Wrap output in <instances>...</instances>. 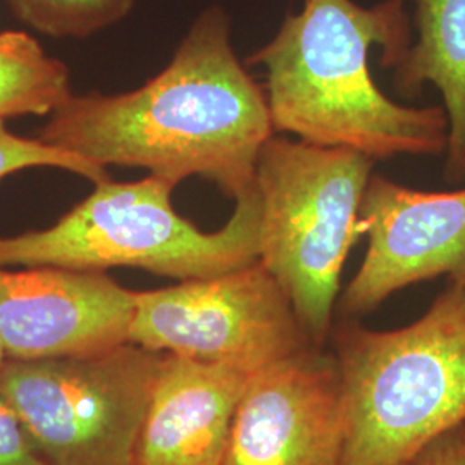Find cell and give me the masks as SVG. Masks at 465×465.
Masks as SVG:
<instances>
[{
    "label": "cell",
    "instance_id": "cell-9",
    "mask_svg": "<svg viewBox=\"0 0 465 465\" xmlns=\"http://www.w3.org/2000/svg\"><path fill=\"white\" fill-rule=\"evenodd\" d=\"M343 445L340 366L311 347L250 374L223 465H341Z\"/></svg>",
    "mask_w": 465,
    "mask_h": 465
},
{
    "label": "cell",
    "instance_id": "cell-11",
    "mask_svg": "<svg viewBox=\"0 0 465 465\" xmlns=\"http://www.w3.org/2000/svg\"><path fill=\"white\" fill-rule=\"evenodd\" d=\"M245 371L164 353L132 465H223Z\"/></svg>",
    "mask_w": 465,
    "mask_h": 465
},
{
    "label": "cell",
    "instance_id": "cell-13",
    "mask_svg": "<svg viewBox=\"0 0 465 465\" xmlns=\"http://www.w3.org/2000/svg\"><path fill=\"white\" fill-rule=\"evenodd\" d=\"M74 94L69 67L26 32L0 34V119L52 116Z\"/></svg>",
    "mask_w": 465,
    "mask_h": 465
},
{
    "label": "cell",
    "instance_id": "cell-12",
    "mask_svg": "<svg viewBox=\"0 0 465 465\" xmlns=\"http://www.w3.org/2000/svg\"><path fill=\"white\" fill-rule=\"evenodd\" d=\"M417 42L395 69V88L417 97L432 84L449 116L443 176L465 183V0H414Z\"/></svg>",
    "mask_w": 465,
    "mask_h": 465
},
{
    "label": "cell",
    "instance_id": "cell-17",
    "mask_svg": "<svg viewBox=\"0 0 465 465\" xmlns=\"http://www.w3.org/2000/svg\"><path fill=\"white\" fill-rule=\"evenodd\" d=\"M407 465H465V420L432 438Z\"/></svg>",
    "mask_w": 465,
    "mask_h": 465
},
{
    "label": "cell",
    "instance_id": "cell-10",
    "mask_svg": "<svg viewBox=\"0 0 465 465\" xmlns=\"http://www.w3.org/2000/svg\"><path fill=\"white\" fill-rule=\"evenodd\" d=\"M134 295L105 271L0 267V340L7 359L94 355L128 343Z\"/></svg>",
    "mask_w": 465,
    "mask_h": 465
},
{
    "label": "cell",
    "instance_id": "cell-5",
    "mask_svg": "<svg viewBox=\"0 0 465 465\" xmlns=\"http://www.w3.org/2000/svg\"><path fill=\"white\" fill-rule=\"evenodd\" d=\"M374 161L357 150L272 134L261 150L259 262L292 302L312 345L332 330V309Z\"/></svg>",
    "mask_w": 465,
    "mask_h": 465
},
{
    "label": "cell",
    "instance_id": "cell-15",
    "mask_svg": "<svg viewBox=\"0 0 465 465\" xmlns=\"http://www.w3.org/2000/svg\"><path fill=\"white\" fill-rule=\"evenodd\" d=\"M28 167H57L78 174L95 184L111 180L107 167L99 166L73 152L52 147L40 138L11 134L0 119V182Z\"/></svg>",
    "mask_w": 465,
    "mask_h": 465
},
{
    "label": "cell",
    "instance_id": "cell-16",
    "mask_svg": "<svg viewBox=\"0 0 465 465\" xmlns=\"http://www.w3.org/2000/svg\"><path fill=\"white\" fill-rule=\"evenodd\" d=\"M0 465H47L21 426L15 411L0 397Z\"/></svg>",
    "mask_w": 465,
    "mask_h": 465
},
{
    "label": "cell",
    "instance_id": "cell-6",
    "mask_svg": "<svg viewBox=\"0 0 465 465\" xmlns=\"http://www.w3.org/2000/svg\"><path fill=\"white\" fill-rule=\"evenodd\" d=\"M163 355L128 341L82 357L7 359L0 397L47 465H132Z\"/></svg>",
    "mask_w": 465,
    "mask_h": 465
},
{
    "label": "cell",
    "instance_id": "cell-3",
    "mask_svg": "<svg viewBox=\"0 0 465 465\" xmlns=\"http://www.w3.org/2000/svg\"><path fill=\"white\" fill-rule=\"evenodd\" d=\"M330 338L343 382L341 465L407 464L465 420V282H449L416 322L372 331L355 319Z\"/></svg>",
    "mask_w": 465,
    "mask_h": 465
},
{
    "label": "cell",
    "instance_id": "cell-19",
    "mask_svg": "<svg viewBox=\"0 0 465 465\" xmlns=\"http://www.w3.org/2000/svg\"><path fill=\"white\" fill-rule=\"evenodd\" d=\"M397 465H407V464H397Z\"/></svg>",
    "mask_w": 465,
    "mask_h": 465
},
{
    "label": "cell",
    "instance_id": "cell-7",
    "mask_svg": "<svg viewBox=\"0 0 465 465\" xmlns=\"http://www.w3.org/2000/svg\"><path fill=\"white\" fill-rule=\"evenodd\" d=\"M128 341L249 374L316 347L282 284L261 262L136 292Z\"/></svg>",
    "mask_w": 465,
    "mask_h": 465
},
{
    "label": "cell",
    "instance_id": "cell-2",
    "mask_svg": "<svg viewBox=\"0 0 465 465\" xmlns=\"http://www.w3.org/2000/svg\"><path fill=\"white\" fill-rule=\"evenodd\" d=\"M412 45L403 0L364 7L353 0H305L299 15L247 64L266 69L267 105L274 134L357 150L372 161L397 155H441L449 145L443 107H407L374 84L369 54L397 69Z\"/></svg>",
    "mask_w": 465,
    "mask_h": 465
},
{
    "label": "cell",
    "instance_id": "cell-8",
    "mask_svg": "<svg viewBox=\"0 0 465 465\" xmlns=\"http://www.w3.org/2000/svg\"><path fill=\"white\" fill-rule=\"evenodd\" d=\"M369 236L362 266L340 300L345 319L374 312L416 282H465V188L422 192L371 174L359 211Z\"/></svg>",
    "mask_w": 465,
    "mask_h": 465
},
{
    "label": "cell",
    "instance_id": "cell-18",
    "mask_svg": "<svg viewBox=\"0 0 465 465\" xmlns=\"http://www.w3.org/2000/svg\"><path fill=\"white\" fill-rule=\"evenodd\" d=\"M7 361V355H5V350H4V345H2V340H0V367L2 364Z\"/></svg>",
    "mask_w": 465,
    "mask_h": 465
},
{
    "label": "cell",
    "instance_id": "cell-14",
    "mask_svg": "<svg viewBox=\"0 0 465 465\" xmlns=\"http://www.w3.org/2000/svg\"><path fill=\"white\" fill-rule=\"evenodd\" d=\"M11 11L36 32L54 38H86L116 25L134 0H7Z\"/></svg>",
    "mask_w": 465,
    "mask_h": 465
},
{
    "label": "cell",
    "instance_id": "cell-4",
    "mask_svg": "<svg viewBox=\"0 0 465 465\" xmlns=\"http://www.w3.org/2000/svg\"><path fill=\"white\" fill-rule=\"evenodd\" d=\"M97 188L45 230L0 236V267L86 271L134 267L174 280H199L259 262L257 188L234 200L228 223L205 232L171 202L178 184L150 174Z\"/></svg>",
    "mask_w": 465,
    "mask_h": 465
},
{
    "label": "cell",
    "instance_id": "cell-1",
    "mask_svg": "<svg viewBox=\"0 0 465 465\" xmlns=\"http://www.w3.org/2000/svg\"><path fill=\"white\" fill-rule=\"evenodd\" d=\"M272 134L266 92L236 57L232 21L219 5L195 19L143 86L73 95L38 130L42 142L99 166L143 167L174 184L200 176L232 200L255 186Z\"/></svg>",
    "mask_w": 465,
    "mask_h": 465
}]
</instances>
